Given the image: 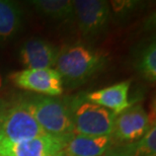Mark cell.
<instances>
[{
	"instance_id": "1",
	"label": "cell",
	"mask_w": 156,
	"mask_h": 156,
	"mask_svg": "<svg viewBox=\"0 0 156 156\" xmlns=\"http://www.w3.org/2000/svg\"><path fill=\"white\" fill-rule=\"evenodd\" d=\"M105 56L84 45L65 46L58 51L56 70L62 80L69 83H80L88 79L104 67Z\"/></svg>"
},
{
	"instance_id": "2",
	"label": "cell",
	"mask_w": 156,
	"mask_h": 156,
	"mask_svg": "<svg viewBox=\"0 0 156 156\" xmlns=\"http://www.w3.org/2000/svg\"><path fill=\"white\" fill-rule=\"evenodd\" d=\"M69 102L73 134L84 136H111L116 115L104 107L76 98Z\"/></svg>"
},
{
	"instance_id": "3",
	"label": "cell",
	"mask_w": 156,
	"mask_h": 156,
	"mask_svg": "<svg viewBox=\"0 0 156 156\" xmlns=\"http://www.w3.org/2000/svg\"><path fill=\"white\" fill-rule=\"evenodd\" d=\"M43 135L46 133L34 116L30 101L9 105L0 130V143H20Z\"/></svg>"
},
{
	"instance_id": "4",
	"label": "cell",
	"mask_w": 156,
	"mask_h": 156,
	"mask_svg": "<svg viewBox=\"0 0 156 156\" xmlns=\"http://www.w3.org/2000/svg\"><path fill=\"white\" fill-rule=\"evenodd\" d=\"M33 113L47 135L68 137L73 134V122L69 102L48 96H39L33 101Z\"/></svg>"
},
{
	"instance_id": "5",
	"label": "cell",
	"mask_w": 156,
	"mask_h": 156,
	"mask_svg": "<svg viewBox=\"0 0 156 156\" xmlns=\"http://www.w3.org/2000/svg\"><path fill=\"white\" fill-rule=\"evenodd\" d=\"M74 14L81 34L86 38H95L108 30L111 6L102 0H74Z\"/></svg>"
},
{
	"instance_id": "6",
	"label": "cell",
	"mask_w": 156,
	"mask_h": 156,
	"mask_svg": "<svg viewBox=\"0 0 156 156\" xmlns=\"http://www.w3.org/2000/svg\"><path fill=\"white\" fill-rule=\"evenodd\" d=\"M9 79L15 86L41 94L58 96L63 93V80L54 68L24 69L12 72Z\"/></svg>"
},
{
	"instance_id": "7",
	"label": "cell",
	"mask_w": 156,
	"mask_h": 156,
	"mask_svg": "<svg viewBox=\"0 0 156 156\" xmlns=\"http://www.w3.org/2000/svg\"><path fill=\"white\" fill-rule=\"evenodd\" d=\"M148 114L140 105H133L117 115L115 118L112 140L124 144L135 143L150 129Z\"/></svg>"
},
{
	"instance_id": "8",
	"label": "cell",
	"mask_w": 156,
	"mask_h": 156,
	"mask_svg": "<svg viewBox=\"0 0 156 156\" xmlns=\"http://www.w3.org/2000/svg\"><path fill=\"white\" fill-rule=\"evenodd\" d=\"M68 137H56L46 134L20 143H0V155L52 156L63 150Z\"/></svg>"
},
{
	"instance_id": "9",
	"label": "cell",
	"mask_w": 156,
	"mask_h": 156,
	"mask_svg": "<svg viewBox=\"0 0 156 156\" xmlns=\"http://www.w3.org/2000/svg\"><path fill=\"white\" fill-rule=\"evenodd\" d=\"M58 51L43 39L27 41L20 51V61L26 69H50L56 65Z\"/></svg>"
},
{
	"instance_id": "10",
	"label": "cell",
	"mask_w": 156,
	"mask_h": 156,
	"mask_svg": "<svg viewBox=\"0 0 156 156\" xmlns=\"http://www.w3.org/2000/svg\"><path fill=\"white\" fill-rule=\"evenodd\" d=\"M113 144L111 136H84L72 134L68 137L62 153L64 156H102Z\"/></svg>"
},
{
	"instance_id": "11",
	"label": "cell",
	"mask_w": 156,
	"mask_h": 156,
	"mask_svg": "<svg viewBox=\"0 0 156 156\" xmlns=\"http://www.w3.org/2000/svg\"><path fill=\"white\" fill-rule=\"evenodd\" d=\"M129 89L130 81H123L105 88L91 91L84 98L88 101L112 111L117 116L130 108V102L128 101Z\"/></svg>"
},
{
	"instance_id": "12",
	"label": "cell",
	"mask_w": 156,
	"mask_h": 156,
	"mask_svg": "<svg viewBox=\"0 0 156 156\" xmlns=\"http://www.w3.org/2000/svg\"><path fill=\"white\" fill-rule=\"evenodd\" d=\"M23 23V11L17 3L0 0V40L6 41L16 35Z\"/></svg>"
},
{
	"instance_id": "13",
	"label": "cell",
	"mask_w": 156,
	"mask_h": 156,
	"mask_svg": "<svg viewBox=\"0 0 156 156\" xmlns=\"http://www.w3.org/2000/svg\"><path fill=\"white\" fill-rule=\"evenodd\" d=\"M30 3L40 14L52 20L64 23L75 18L71 0H33Z\"/></svg>"
},
{
	"instance_id": "14",
	"label": "cell",
	"mask_w": 156,
	"mask_h": 156,
	"mask_svg": "<svg viewBox=\"0 0 156 156\" xmlns=\"http://www.w3.org/2000/svg\"><path fill=\"white\" fill-rule=\"evenodd\" d=\"M136 69L150 82L156 80V46L152 41L140 50L136 56Z\"/></svg>"
},
{
	"instance_id": "15",
	"label": "cell",
	"mask_w": 156,
	"mask_h": 156,
	"mask_svg": "<svg viewBox=\"0 0 156 156\" xmlns=\"http://www.w3.org/2000/svg\"><path fill=\"white\" fill-rule=\"evenodd\" d=\"M133 156H156V127L152 125L147 133L136 143Z\"/></svg>"
},
{
	"instance_id": "16",
	"label": "cell",
	"mask_w": 156,
	"mask_h": 156,
	"mask_svg": "<svg viewBox=\"0 0 156 156\" xmlns=\"http://www.w3.org/2000/svg\"><path fill=\"white\" fill-rule=\"evenodd\" d=\"M136 143L131 144H122L116 147L110 148L102 156H133L135 151Z\"/></svg>"
},
{
	"instance_id": "17",
	"label": "cell",
	"mask_w": 156,
	"mask_h": 156,
	"mask_svg": "<svg viewBox=\"0 0 156 156\" xmlns=\"http://www.w3.org/2000/svg\"><path fill=\"white\" fill-rule=\"evenodd\" d=\"M8 107H9V105L7 104V102L0 98V130H1L3 120H4L5 113H6V111H7Z\"/></svg>"
},
{
	"instance_id": "18",
	"label": "cell",
	"mask_w": 156,
	"mask_h": 156,
	"mask_svg": "<svg viewBox=\"0 0 156 156\" xmlns=\"http://www.w3.org/2000/svg\"><path fill=\"white\" fill-rule=\"evenodd\" d=\"M2 86H3V77L1 74H0V89L2 88Z\"/></svg>"
},
{
	"instance_id": "19",
	"label": "cell",
	"mask_w": 156,
	"mask_h": 156,
	"mask_svg": "<svg viewBox=\"0 0 156 156\" xmlns=\"http://www.w3.org/2000/svg\"><path fill=\"white\" fill-rule=\"evenodd\" d=\"M52 156H64V154L62 153V151H61V152H59V153H57V154H54V155H52Z\"/></svg>"
},
{
	"instance_id": "20",
	"label": "cell",
	"mask_w": 156,
	"mask_h": 156,
	"mask_svg": "<svg viewBox=\"0 0 156 156\" xmlns=\"http://www.w3.org/2000/svg\"><path fill=\"white\" fill-rule=\"evenodd\" d=\"M0 156H1V155H0Z\"/></svg>"
}]
</instances>
